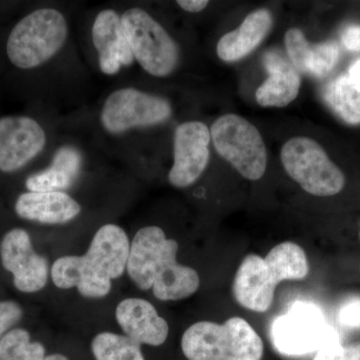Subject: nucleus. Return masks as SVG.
<instances>
[{"label": "nucleus", "mask_w": 360, "mask_h": 360, "mask_svg": "<svg viewBox=\"0 0 360 360\" xmlns=\"http://www.w3.org/2000/svg\"><path fill=\"white\" fill-rule=\"evenodd\" d=\"M129 250V238L122 227L103 225L84 255H65L54 262L52 281L60 290L75 288L84 297L103 298L110 292L113 279L127 270Z\"/></svg>", "instance_id": "obj_1"}, {"label": "nucleus", "mask_w": 360, "mask_h": 360, "mask_svg": "<svg viewBox=\"0 0 360 360\" xmlns=\"http://www.w3.org/2000/svg\"><path fill=\"white\" fill-rule=\"evenodd\" d=\"M181 349L188 360H262L264 343L240 317L224 323L200 321L186 329Z\"/></svg>", "instance_id": "obj_2"}, {"label": "nucleus", "mask_w": 360, "mask_h": 360, "mask_svg": "<svg viewBox=\"0 0 360 360\" xmlns=\"http://www.w3.org/2000/svg\"><path fill=\"white\" fill-rule=\"evenodd\" d=\"M68 37V21L60 11L37 9L11 30L6 41L7 58L20 70L39 68L58 53Z\"/></svg>", "instance_id": "obj_3"}, {"label": "nucleus", "mask_w": 360, "mask_h": 360, "mask_svg": "<svg viewBox=\"0 0 360 360\" xmlns=\"http://www.w3.org/2000/svg\"><path fill=\"white\" fill-rule=\"evenodd\" d=\"M281 160L286 174L311 195H336L345 176L319 142L307 136L292 137L283 144Z\"/></svg>", "instance_id": "obj_4"}, {"label": "nucleus", "mask_w": 360, "mask_h": 360, "mask_svg": "<svg viewBox=\"0 0 360 360\" xmlns=\"http://www.w3.org/2000/svg\"><path fill=\"white\" fill-rule=\"evenodd\" d=\"M120 18L134 60L142 70L155 77L172 75L179 65V49L167 30L139 7L127 9Z\"/></svg>", "instance_id": "obj_5"}, {"label": "nucleus", "mask_w": 360, "mask_h": 360, "mask_svg": "<svg viewBox=\"0 0 360 360\" xmlns=\"http://www.w3.org/2000/svg\"><path fill=\"white\" fill-rule=\"evenodd\" d=\"M212 141L224 160L248 180H258L265 174L267 153L259 130L243 116L229 113L213 123Z\"/></svg>", "instance_id": "obj_6"}, {"label": "nucleus", "mask_w": 360, "mask_h": 360, "mask_svg": "<svg viewBox=\"0 0 360 360\" xmlns=\"http://www.w3.org/2000/svg\"><path fill=\"white\" fill-rule=\"evenodd\" d=\"M335 336V331L326 326L321 309L311 302H295L285 314L274 319L271 326L274 347L290 356L317 352Z\"/></svg>", "instance_id": "obj_7"}, {"label": "nucleus", "mask_w": 360, "mask_h": 360, "mask_svg": "<svg viewBox=\"0 0 360 360\" xmlns=\"http://www.w3.org/2000/svg\"><path fill=\"white\" fill-rule=\"evenodd\" d=\"M172 104L165 97L124 87L111 92L101 111V125L108 134L155 127L169 120Z\"/></svg>", "instance_id": "obj_8"}, {"label": "nucleus", "mask_w": 360, "mask_h": 360, "mask_svg": "<svg viewBox=\"0 0 360 360\" xmlns=\"http://www.w3.org/2000/svg\"><path fill=\"white\" fill-rule=\"evenodd\" d=\"M210 130L201 122H186L176 127L174 136V163L168 181L176 188L195 184L210 160Z\"/></svg>", "instance_id": "obj_9"}, {"label": "nucleus", "mask_w": 360, "mask_h": 360, "mask_svg": "<svg viewBox=\"0 0 360 360\" xmlns=\"http://www.w3.org/2000/svg\"><path fill=\"white\" fill-rule=\"evenodd\" d=\"M179 243L167 238L160 227L146 226L139 229L130 243L127 270L130 279L142 290L153 288L158 272L177 259Z\"/></svg>", "instance_id": "obj_10"}, {"label": "nucleus", "mask_w": 360, "mask_h": 360, "mask_svg": "<svg viewBox=\"0 0 360 360\" xmlns=\"http://www.w3.org/2000/svg\"><path fill=\"white\" fill-rule=\"evenodd\" d=\"M0 257L4 269L13 276L16 290L34 293L46 285L49 269L47 260L33 248L28 232L13 229L0 243Z\"/></svg>", "instance_id": "obj_11"}, {"label": "nucleus", "mask_w": 360, "mask_h": 360, "mask_svg": "<svg viewBox=\"0 0 360 360\" xmlns=\"http://www.w3.org/2000/svg\"><path fill=\"white\" fill-rule=\"evenodd\" d=\"M46 144V134L30 116L0 118V172H18L34 160Z\"/></svg>", "instance_id": "obj_12"}, {"label": "nucleus", "mask_w": 360, "mask_h": 360, "mask_svg": "<svg viewBox=\"0 0 360 360\" xmlns=\"http://www.w3.org/2000/svg\"><path fill=\"white\" fill-rule=\"evenodd\" d=\"M91 37L98 54L99 68L104 75H117L134 63L122 18L113 9H103L97 14Z\"/></svg>", "instance_id": "obj_13"}, {"label": "nucleus", "mask_w": 360, "mask_h": 360, "mask_svg": "<svg viewBox=\"0 0 360 360\" xmlns=\"http://www.w3.org/2000/svg\"><path fill=\"white\" fill-rule=\"evenodd\" d=\"M277 284L264 258L250 255L238 267L232 290L241 307L251 311L265 312L274 302Z\"/></svg>", "instance_id": "obj_14"}, {"label": "nucleus", "mask_w": 360, "mask_h": 360, "mask_svg": "<svg viewBox=\"0 0 360 360\" xmlns=\"http://www.w3.org/2000/svg\"><path fill=\"white\" fill-rule=\"evenodd\" d=\"M115 317L125 335L139 345L160 347L167 340L168 323L148 300H123L116 307Z\"/></svg>", "instance_id": "obj_15"}, {"label": "nucleus", "mask_w": 360, "mask_h": 360, "mask_svg": "<svg viewBox=\"0 0 360 360\" xmlns=\"http://www.w3.org/2000/svg\"><path fill=\"white\" fill-rule=\"evenodd\" d=\"M20 219L42 224H68L82 212V206L63 191L25 193L14 206Z\"/></svg>", "instance_id": "obj_16"}, {"label": "nucleus", "mask_w": 360, "mask_h": 360, "mask_svg": "<svg viewBox=\"0 0 360 360\" xmlns=\"http://www.w3.org/2000/svg\"><path fill=\"white\" fill-rule=\"evenodd\" d=\"M269 77L255 92L257 103L264 108H285L295 101L302 86L298 71L283 56L269 52L265 56Z\"/></svg>", "instance_id": "obj_17"}, {"label": "nucleus", "mask_w": 360, "mask_h": 360, "mask_svg": "<svg viewBox=\"0 0 360 360\" xmlns=\"http://www.w3.org/2000/svg\"><path fill=\"white\" fill-rule=\"evenodd\" d=\"M272 15L262 8L248 14L236 30L217 42V53L224 63H236L250 56L264 41L272 27Z\"/></svg>", "instance_id": "obj_18"}, {"label": "nucleus", "mask_w": 360, "mask_h": 360, "mask_svg": "<svg viewBox=\"0 0 360 360\" xmlns=\"http://www.w3.org/2000/svg\"><path fill=\"white\" fill-rule=\"evenodd\" d=\"M82 163V155L77 148L63 146L56 151L49 167L26 179V188L32 193H51L70 188L79 174Z\"/></svg>", "instance_id": "obj_19"}, {"label": "nucleus", "mask_w": 360, "mask_h": 360, "mask_svg": "<svg viewBox=\"0 0 360 360\" xmlns=\"http://www.w3.org/2000/svg\"><path fill=\"white\" fill-rule=\"evenodd\" d=\"M198 272L179 264L177 259L168 262L158 272L153 285V295L161 302H174L194 295L200 288Z\"/></svg>", "instance_id": "obj_20"}, {"label": "nucleus", "mask_w": 360, "mask_h": 360, "mask_svg": "<svg viewBox=\"0 0 360 360\" xmlns=\"http://www.w3.org/2000/svg\"><path fill=\"white\" fill-rule=\"evenodd\" d=\"M264 262L278 283L302 281L309 274V265L304 250L290 241L274 246Z\"/></svg>", "instance_id": "obj_21"}, {"label": "nucleus", "mask_w": 360, "mask_h": 360, "mask_svg": "<svg viewBox=\"0 0 360 360\" xmlns=\"http://www.w3.org/2000/svg\"><path fill=\"white\" fill-rule=\"evenodd\" d=\"M324 99L336 115L347 124H360V89L348 75H340L329 82Z\"/></svg>", "instance_id": "obj_22"}, {"label": "nucleus", "mask_w": 360, "mask_h": 360, "mask_svg": "<svg viewBox=\"0 0 360 360\" xmlns=\"http://www.w3.org/2000/svg\"><path fill=\"white\" fill-rule=\"evenodd\" d=\"M91 350L96 360H146L139 343L113 333H98L92 340Z\"/></svg>", "instance_id": "obj_23"}, {"label": "nucleus", "mask_w": 360, "mask_h": 360, "mask_svg": "<svg viewBox=\"0 0 360 360\" xmlns=\"http://www.w3.org/2000/svg\"><path fill=\"white\" fill-rule=\"evenodd\" d=\"M45 348L40 342H32L23 328L9 330L0 340V360H44Z\"/></svg>", "instance_id": "obj_24"}, {"label": "nucleus", "mask_w": 360, "mask_h": 360, "mask_svg": "<svg viewBox=\"0 0 360 360\" xmlns=\"http://www.w3.org/2000/svg\"><path fill=\"white\" fill-rule=\"evenodd\" d=\"M284 45L290 63L298 72L309 73L312 44L300 28H290L284 35Z\"/></svg>", "instance_id": "obj_25"}, {"label": "nucleus", "mask_w": 360, "mask_h": 360, "mask_svg": "<svg viewBox=\"0 0 360 360\" xmlns=\"http://www.w3.org/2000/svg\"><path fill=\"white\" fill-rule=\"evenodd\" d=\"M340 58V47L335 41L312 44L309 75L321 78L326 77L335 68Z\"/></svg>", "instance_id": "obj_26"}, {"label": "nucleus", "mask_w": 360, "mask_h": 360, "mask_svg": "<svg viewBox=\"0 0 360 360\" xmlns=\"http://www.w3.org/2000/svg\"><path fill=\"white\" fill-rule=\"evenodd\" d=\"M23 310L13 300L0 302V340L13 326L22 319Z\"/></svg>", "instance_id": "obj_27"}, {"label": "nucleus", "mask_w": 360, "mask_h": 360, "mask_svg": "<svg viewBox=\"0 0 360 360\" xmlns=\"http://www.w3.org/2000/svg\"><path fill=\"white\" fill-rule=\"evenodd\" d=\"M338 319L341 326L348 328H360V298L348 300L340 307Z\"/></svg>", "instance_id": "obj_28"}, {"label": "nucleus", "mask_w": 360, "mask_h": 360, "mask_svg": "<svg viewBox=\"0 0 360 360\" xmlns=\"http://www.w3.org/2000/svg\"><path fill=\"white\" fill-rule=\"evenodd\" d=\"M345 347L340 345L338 336L331 338L316 352L312 360H343Z\"/></svg>", "instance_id": "obj_29"}, {"label": "nucleus", "mask_w": 360, "mask_h": 360, "mask_svg": "<svg viewBox=\"0 0 360 360\" xmlns=\"http://www.w3.org/2000/svg\"><path fill=\"white\" fill-rule=\"evenodd\" d=\"M341 41L350 51H360V25H352L345 28L341 35Z\"/></svg>", "instance_id": "obj_30"}, {"label": "nucleus", "mask_w": 360, "mask_h": 360, "mask_svg": "<svg viewBox=\"0 0 360 360\" xmlns=\"http://www.w3.org/2000/svg\"><path fill=\"white\" fill-rule=\"evenodd\" d=\"M176 4L186 13H198L205 9L210 2L207 0H177Z\"/></svg>", "instance_id": "obj_31"}, {"label": "nucleus", "mask_w": 360, "mask_h": 360, "mask_svg": "<svg viewBox=\"0 0 360 360\" xmlns=\"http://www.w3.org/2000/svg\"><path fill=\"white\" fill-rule=\"evenodd\" d=\"M343 360H360V343L345 347Z\"/></svg>", "instance_id": "obj_32"}, {"label": "nucleus", "mask_w": 360, "mask_h": 360, "mask_svg": "<svg viewBox=\"0 0 360 360\" xmlns=\"http://www.w3.org/2000/svg\"><path fill=\"white\" fill-rule=\"evenodd\" d=\"M349 77L355 86L360 89V59L352 63L349 68Z\"/></svg>", "instance_id": "obj_33"}, {"label": "nucleus", "mask_w": 360, "mask_h": 360, "mask_svg": "<svg viewBox=\"0 0 360 360\" xmlns=\"http://www.w3.org/2000/svg\"><path fill=\"white\" fill-rule=\"evenodd\" d=\"M44 360H68V357L63 354H51L45 357Z\"/></svg>", "instance_id": "obj_34"}, {"label": "nucleus", "mask_w": 360, "mask_h": 360, "mask_svg": "<svg viewBox=\"0 0 360 360\" xmlns=\"http://www.w3.org/2000/svg\"><path fill=\"white\" fill-rule=\"evenodd\" d=\"M359 239H360V231H359Z\"/></svg>", "instance_id": "obj_35"}]
</instances>
